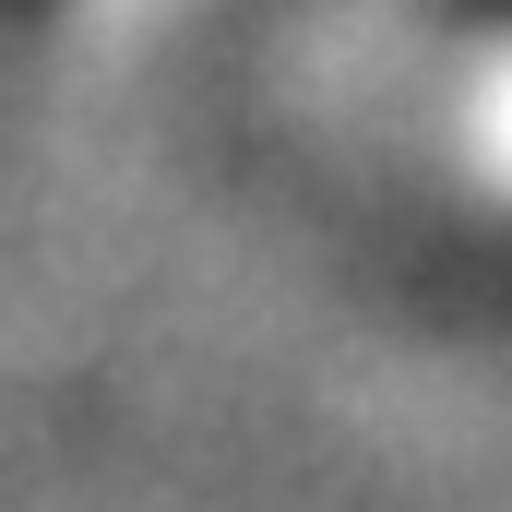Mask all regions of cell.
I'll use <instances>...</instances> for the list:
<instances>
[{"mask_svg": "<svg viewBox=\"0 0 512 512\" xmlns=\"http://www.w3.org/2000/svg\"><path fill=\"white\" fill-rule=\"evenodd\" d=\"M453 179L512 239V12H501V36H489V60H477V84H465V108H453Z\"/></svg>", "mask_w": 512, "mask_h": 512, "instance_id": "1", "label": "cell"}, {"mask_svg": "<svg viewBox=\"0 0 512 512\" xmlns=\"http://www.w3.org/2000/svg\"><path fill=\"white\" fill-rule=\"evenodd\" d=\"M48 12H60V0H0V36H36Z\"/></svg>", "mask_w": 512, "mask_h": 512, "instance_id": "2", "label": "cell"}]
</instances>
